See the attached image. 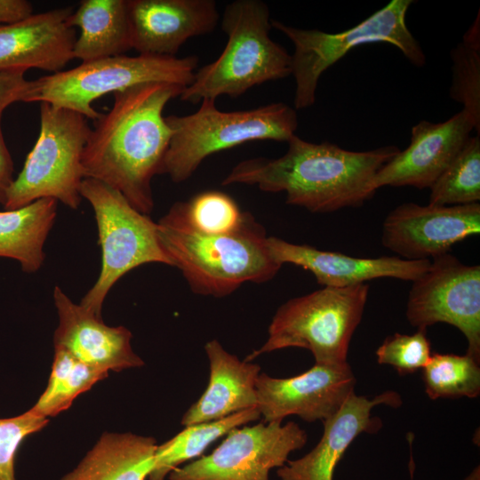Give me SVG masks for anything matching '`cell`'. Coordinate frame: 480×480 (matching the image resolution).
<instances>
[{"instance_id":"6da1fadb","label":"cell","mask_w":480,"mask_h":480,"mask_svg":"<svg viewBox=\"0 0 480 480\" xmlns=\"http://www.w3.org/2000/svg\"><path fill=\"white\" fill-rule=\"evenodd\" d=\"M184 87L144 83L114 92L110 109L94 120L82 156L84 178L119 191L139 212L154 208L151 181L161 174L172 130L163 112Z\"/></svg>"},{"instance_id":"7a4b0ae2","label":"cell","mask_w":480,"mask_h":480,"mask_svg":"<svg viewBox=\"0 0 480 480\" xmlns=\"http://www.w3.org/2000/svg\"><path fill=\"white\" fill-rule=\"evenodd\" d=\"M278 158L255 157L235 165L221 185H255L265 192H285L286 204L311 212L358 207L376 189V173L400 149L394 145L369 151H350L336 144L306 141L296 134Z\"/></svg>"},{"instance_id":"3957f363","label":"cell","mask_w":480,"mask_h":480,"mask_svg":"<svg viewBox=\"0 0 480 480\" xmlns=\"http://www.w3.org/2000/svg\"><path fill=\"white\" fill-rule=\"evenodd\" d=\"M156 225L172 267L196 294L224 297L244 283L271 280L282 267L269 251L265 229L249 212L237 230L206 235L189 225L177 202Z\"/></svg>"},{"instance_id":"277c9868","label":"cell","mask_w":480,"mask_h":480,"mask_svg":"<svg viewBox=\"0 0 480 480\" xmlns=\"http://www.w3.org/2000/svg\"><path fill=\"white\" fill-rule=\"evenodd\" d=\"M268 4L261 0H236L223 11L221 28L228 42L214 61L195 72L180 95L196 104L222 95L237 98L252 87L292 75V55L269 36Z\"/></svg>"},{"instance_id":"5b68a950","label":"cell","mask_w":480,"mask_h":480,"mask_svg":"<svg viewBox=\"0 0 480 480\" xmlns=\"http://www.w3.org/2000/svg\"><path fill=\"white\" fill-rule=\"evenodd\" d=\"M172 130L161 174L175 183L190 178L209 156L253 140L288 141L298 128L296 110L284 102L221 111L204 99L195 113L165 116Z\"/></svg>"},{"instance_id":"8992f818","label":"cell","mask_w":480,"mask_h":480,"mask_svg":"<svg viewBox=\"0 0 480 480\" xmlns=\"http://www.w3.org/2000/svg\"><path fill=\"white\" fill-rule=\"evenodd\" d=\"M197 64L194 55L102 58L28 81L21 101L50 103L94 121L100 116L92 106L95 100L144 83H169L185 88L192 83Z\"/></svg>"},{"instance_id":"52a82bcc","label":"cell","mask_w":480,"mask_h":480,"mask_svg":"<svg viewBox=\"0 0 480 480\" xmlns=\"http://www.w3.org/2000/svg\"><path fill=\"white\" fill-rule=\"evenodd\" d=\"M368 293L367 284L324 286L289 300L273 316L266 342L244 361L283 348H301L312 353L316 364H347L349 343L362 320Z\"/></svg>"},{"instance_id":"ba28073f","label":"cell","mask_w":480,"mask_h":480,"mask_svg":"<svg viewBox=\"0 0 480 480\" xmlns=\"http://www.w3.org/2000/svg\"><path fill=\"white\" fill-rule=\"evenodd\" d=\"M414 1L392 0L356 26L336 33L302 29L271 20V26L285 35L294 45L292 75L295 79L294 107L314 105L322 74L351 49L370 43H388L401 51L414 66L423 67L426 57L409 30L405 18Z\"/></svg>"},{"instance_id":"9c48e42d","label":"cell","mask_w":480,"mask_h":480,"mask_svg":"<svg viewBox=\"0 0 480 480\" xmlns=\"http://www.w3.org/2000/svg\"><path fill=\"white\" fill-rule=\"evenodd\" d=\"M90 131L83 115L40 103L39 135L8 190L4 208L13 210L41 198H53L76 210L84 179L82 156Z\"/></svg>"},{"instance_id":"30bf717a","label":"cell","mask_w":480,"mask_h":480,"mask_svg":"<svg viewBox=\"0 0 480 480\" xmlns=\"http://www.w3.org/2000/svg\"><path fill=\"white\" fill-rule=\"evenodd\" d=\"M80 196L93 209L101 249L99 277L80 305L101 317L106 296L123 276L146 263L172 266V262L161 244L156 223L137 211L119 191L84 178Z\"/></svg>"},{"instance_id":"8fae6325","label":"cell","mask_w":480,"mask_h":480,"mask_svg":"<svg viewBox=\"0 0 480 480\" xmlns=\"http://www.w3.org/2000/svg\"><path fill=\"white\" fill-rule=\"evenodd\" d=\"M405 314L420 330L437 323L458 328L467 339V354L480 362L479 265L463 264L450 252L433 258L412 282Z\"/></svg>"},{"instance_id":"7c38bea8","label":"cell","mask_w":480,"mask_h":480,"mask_svg":"<svg viewBox=\"0 0 480 480\" xmlns=\"http://www.w3.org/2000/svg\"><path fill=\"white\" fill-rule=\"evenodd\" d=\"M307 441L306 431L293 421L236 428L210 454L172 471L169 480H269V471L284 466Z\"/></svg>"},{"instance_id":"4fadbf2b","label":"cell","mask_w":480,"mask_h":480,"mask_svg":"<svg viewBox=\"0 0 480 480\" xmlns=\"http://www.w3.org/2000/svg\"><path fill=\"white\" fill-rule=\"evenodd\" d=\"M480 233V204L420 205L404 203L382 225L385 248L408 260H430Z\"/></svg>"},{"instance_id":"5bb4252c","label":"cell","mask_w":480,"mask_h":480,"mask_svg":"<svg viewBox=\"0 0 480 480\" xmlns=\"http://www.w3.org/2000/svg\"><path fill=\"white\" fill-rule=\"evenodd\" d=\"M355 386L348 363L315 364L303 373L284 379L260 372L255 384L256 408L264 422L282 421L289 415L308 422L324 420L355 393Z\"/></svg>"},{"instance_id":"9a60e30c","label":"cell","mask_w":480,"mask_h":480,"mask_svg":"<svg viewBox=\"0 0 480 480\" xmlns=\"http://www.w3.org/2000/svg\"><path fill=\"white\" fill-rule=\"evenodd\" d=\"M476 130L463 109L442 123L422 120L412 128L411 142L384 164L373 179V188L410 186L430 188Z\"/></svg>"},{"instance_id":"2e32d148","label":"cell","mask_w":480,"mask_h":480,"mask_svg":"<svg viewBox=\"0 0 480 480\" xmlns=\"http://www.w3.org/2000/svg\"><path fill=\"white\" fill-rule=\"evenodd\" d=\"M127 9L139 54L175 56L188 39L212 32L220 19L213 0H127Z\"/></svg>"},{"instance_id":"e0dca14e","label":"cell","mask_w":480,"mask_h":480,"mask_svg":"<svg viewBox=\"0 0 480 480\" xmlns=\"http://www.w3.org/2000/svg\"><path fill=\"white\" fill-rule=\"evenodd\" d=\"M53 300L59 316L53 335L54 348H62L83 363L106 372L144 364L132 350V332L127 328L107 325L100 316L74 303L57 285Z\"/></svg>"},{"instance_id":"ac0fdd59","label":"cell","mask_w":480,"mask_h":480,"mask_svg":"<svg viewBox=\"0 0 480 480\" xmlns=\"http://www.w3.org/2000/svg\"><path fill=\"white\" fill-rule=\"evenodd\" d=\"M273 258L281 265L291 263L310 271L326 287H348L364 282L392 277L413 282L430 267V260H408L397 256L357 258L341 252L318 250L268 236Z\"/></svg>"},{"instance_id":"d6986e66","label":"cell","mask_w":480,"mask_h":480,"mask_svg":"<svg viewBox=\"0 0 480 480\" xmlns=\"http://www.w3.org/2000/svg\"><path fill=\"white\" fill-rule=\"evenodd\" d=\"M398 393L389 390L369 399L352 394L331 417L323 420L318 444L305 456L287 460L276 471L280 480H333L335 468L351 443L363 432L374 433L381 427L372 410L380 404L398 407Z\"/></svg>"},{"instance_id":"ffe728a7","label":"cell","mask_w":480,"mask_h":480,"mask_svg":"<svg viewBox=\"0 0 480 480\" xmlns=\"http://www.w3.org/2000/svg\"><path fill=\"white\" fill-rule=\"evenodd\" d=\"M73 7L45 11L0 24V69L61 71L73 58Z\"/></svg>"},{"instance_id":"44dd1931","label":"cell","mask_w":480,"mask_h":480,"mask_svg":"<svg viewBox=\"0 0 480 480\" xmlns=\"http://www.w3.org/2000/svg\"><path fill=\"white\" fill-rule=\"evenodd\" d=\"M204 350L210 365L209 382L184 413L181 424L185 427L220 420L257 405L255 384L260 366L239 360L217 340L206 342Z\"/></svg>"},{"instance_id":"7402d4cb","label":"cell","mask_w":480,"mask_h":480,"mask_svg":"<svg viewBox=\"0 0 480 480\" xmlns=\"http://www.w3.org/2000/svg\"><path fill=\"white\" fill-rule=\"evenodd\" d=\"M156 447V439L150 436L105 433L61 480H146Z\"/></svg>"},{"instance_id":"603a6c76","label":"cell","mask_w":480,"mask_h":480,"mask_svg":"<svg viewBox=\"0 0 480 480\" xmlns=\"http://www.w3.org/2000/svg\"><path fill=\"white\" fill-rule=\"evenodd\" d=\"M68 22L80 29L73 58L82 62L122 55L132 49L127 0H83Z\"/></svg>"},{"instance_id":"cb8c5ba5","label":"cell","mask_w":480,"mask_h":480,"mask_svg":"<svg viewBox=\"0 0 480 480\" xmlns=\"http://www.w3.org/2000/svg\"><path fill=\"white\" fill-rule=\"evenodd\" d=\"M58 201L41 198L13 210L0 212V257L20 262L35 273L44 260V245L57 216Z\"/></svg>"},{"instance_id":"d4e9b609","label":"cell","mask_w":480,"mask_h":480,"mask_svg":"<svg viewBox=\"0 0 480 480\" xmlns=\"http://www.w3.org/2000/svg\"><path fill=\"white\" fill-rule=\"evenodd\" d=\"M260 417V412L253 407L220 420L185 427L175 436L157 445L148 480H164L180 464L201 456L210 444L230 430Z\"/></svg>"},{"instance_id":"484cf974","label":"cell","mask_w":480,"mask_h":480,"mask_svg":"<svg viewBox=\"0 0 480 480\" xmlns=\"http://www.w3.org/2000/svg\"><path fill=\"white\" fill-rule=\"evenodd\" d=\"M107 376L108 372L83 363L62 348H54L48 385L31 409L45 418L55 416Z\"/></svg>"},{"instance_id":"4316f807","label":"cell","mask_w":480,"mask_h":480,"mask_svg":"<svg viewBox=\"0 0 480 480\" xmlns=\"http://www.w3.org/2000/svg\"><path fill=\"white\" fill-rule=\"evenodd\" d=\"M429 204L460 205L480 200V137H469L430 187Z\"/></svg>"},{"instance_id":"83f0119b","label":"cell","mask_w":480,"mask_h":480,"mask_svg":"<svg viewBox=\"0 0 480 480\" xmlns=\"http://www.w3.org/2000/svg\"><path fill=\"white\" fill-rule=\"evenodd\" d=\"M422 379L428 396L438 398H475L480 394L479 362L466 354L431 355L422 368Z\"/></svg>"},{"instance_id":"f1b7e54d","label":"cell","mask_w":480,"mask_h":480,"mask_svg":"<svg viewBox=\"0 0 480 480\" xmlns=\"http://www.w3.org/2000/svg\"><path fill=\"white\" fill-rule=\"evenodd\" d=\"M452 80L451 98L462 105L480 134V18L464 34L462 41L451 51Z\"/></svg>"},{"instance_id":"f546056e","label":"cell","mask_w":480,"mask_h":480,"mask_svg":"<svg viewBox=\"0 0 480 480\" xmlns=\"http://www.w3.org/2000/svg\"><path fill=\"white\" fill-rule=\"evenodd\" d=\"M187 221L196 231L206 235H225L237 230L247 212H242L228 194L210 190L181 202Z\"/></svg>"},{"instance_id":"4dcf8cb0","label":"cell","mask_w":480,"mask_h":480,"mask_svg":"<svg viewBox=\"0 0 480 480\" xmlns=\"http://www.w3.org/2000/svg\"><path fill=\"white\" fill-rule=\"evenodd\" d=\"M431 347L426 330L412 335L396 332L387 337L376 350L380 364H388L401 375L422 369L431 357Z\"/></svg>"},{"instance_id":"1f68e13d","label":"cell","mask_w":480,"mask_h":480,"mask_svg":"<svg viewBox=\"0 0 480 480\" xmlns=\"http://www.w3.org/2000/svg\"><path fill=\"white\" fill-rule=\"evenodd\" d=\"M48 422L32 409L11 418H0V480H16L14 461L17 451L23 440Z\"/></svg>"},{"instance_id":"d6a6232c","label":"cell","mask_w":480,"mask_h":480,"mask_svg":"<svg viewBox=\"0 0 480 480\" xmlns=\"http://www.w3.org/2000/svg\"><path fill=\"white\" fill-rule=\"evenodd\" d=\"M26 69H0V108L5 109L14 102L21 101L28 84Z\"/></svg>"},{"instance_id":"836d02e7","label":"cell","mask_w":480,"mask_h":480,"mask_svg":"<svg viewBox=\"0 0 480 480\" xmlns=\"http://www.w3.org/2000/svg\"><path fill=\"white\" fill-rule=\"evenodd\" d=\"M4 110L0 108V204L3 206L6 201L8 190L14 180L13 161L7 148L2 129V117Z\"/></svg>"},{"instance_id":"e575fe53","label":"cell","mask_w":480,"mask_h":480,"mask_svg":"<svg viewBox=\"0 0 480 480\" xmlns=\"http://www.w3.org/2000/svg\"><path fill=\"white\" fill-rule=\"evenodd\" d=\"M33 14V5L27 0H0V24L23 20Z\"/></svg>"},{"instance_id":"d590c367","label":"cell","mask_w":480,"mask_h":480,"mask_svg":"<svg viewBox=\"0 0 480 480\" xmlns=\"http://www.w3.org/2000/svg\"><path fill=\"white\" fill-rule=\"evenodd\" d=\"M464 480H480V468H475Z\"/></svg>"}]
</instances>
